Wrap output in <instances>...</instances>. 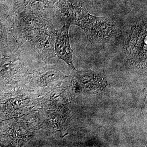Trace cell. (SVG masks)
<instances>
[{"mask_svg": "<svg viewBox=\"0 0 147 147\" xmlns=\"http://www.w3.org/2000/svg\"><path fill=\"white\" fill-rule=\"evenodd\" d=\"M74 24L84 30L92 43L108 42L117 33L115 21L108 18L93 16L87 11Z\"/></svg>", "mask_w": 147, "mask_h": 147, "instance_id": "1", "label": "cell"}, {"mask_svg": "<svg viewBox=\"0 0 147 147\" xmlns=\"http://www.w3.org/2000/svg\"><path fill=\"white\" fill-rule=\"evenodd\" d=\"M147 24H135L127 33L124 49L130 62L138 67L146 66Z\"/></svg>", "mask_w": 147, "mask_h": 147, "instance_id": "2", "label": "cell"}, {"mask_svg": "<svg viewBox=\"0 0 147 147\" xmlns=\"http://www.w3.org/2000/svg\"><path fill=\"white\" fill-rule=\"evenodd\" d=\"M63 23V26L57 31L55 45V53L59 59L68 64L72 69H75L72 61L73 50L70 47L69 29L71 24L67 22Z\"/></svg>", "mask_w": 147, "mask_h": 147, "instance_id": "3", "label": "cell"}, {"mask_svg": "<svg viewBox=\"0 0 147 147\" xmlns=\"http://www.w3.org/2000/svg\"><path fill=\"white\" fill-rule=\"evenodd\" d=\"M86 8L84 3L79 0H68L59 7L57 14L63 23L73 24Z\"/></svg>", "mask_w": 147, "mask_h": 147, "instance_id": "4", "label": "cell"}]
</instances>
